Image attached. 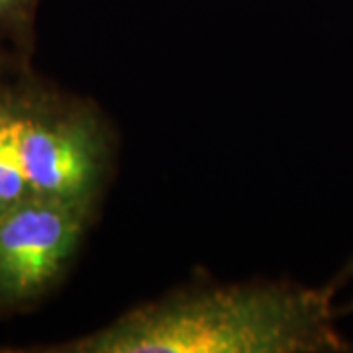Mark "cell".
<instances>
[{
  "label": "cell",
  "mask_w": 353,
  "mask_h": 353,
  "mask_svg": "<svg viewBox=\"0 0 353 353\" xmlns=\"http://www.w3.org/2000/svg\"><path fill=\"white\" fill-rule=\"evenodd\" d=\"M24 92L0 83V212L32 194L22 161Z\"/></svg>",
  "instance_id": "4"
},
{
  "label": "cell",
  "mask_w": 353,
  "mask_h": 353,
  "mask_svg": "<svg viewBox=\"0 0 353 353\" xmlns=\"http://www.w3.org/2000/svg\"><path fill=\"white\" fill-rule=\"evenodd\" d=\"M343 275H353V265H350V267H347V273H343Z\"/></svg>",
  "instance_id": "7"
},
{
  "label": "cell",
  "mask_w": 353,
  "mask_h": 353,
  "mask_svg": "<svg viewBox=\"0 0 353 353\" xmlns=\"http://www.w3.org/2000/svg\"><path fill=\"white\" fill-rule=\"evenodd\" d=\"M334 287L294 283L194 285L128 310L73 340L28 353H334L345 352Z\"/></svg>",
  "instance_id": "1"
},
{
  "label": "cell",
  "mask_w": 353,
  "mask_h": 353,
  "mask_svg": "<svg viewBox=\"0 0 353 353\" xmlns=\"http://www.w3.org/2000/svg\"><path fill=\"white\" fill-rule=\"evenodd\" d=\"M94 206L30 194L0 212V310L38 303L63 277Z\"/></svg>",
  "instance_id": "3"
},
{
  "label": "cell",
  "mask_w": 353,
  "mask_h": 353,
  "mask_svg": "<svg viewBox=\"0 0 353 353\" xmlns=\"http://www.w3.org/2000/svg\"><path fill=\"white\" fill-rule=\"evenodd\" d=\"M39 0H0V32L28 46L34 34Z\"/></svg>",
  "instance_id": "5"
},
{
  "label": "cell",
  "mask_w": 353,
  "mask_h": 353,
  "mask_svg": "<svg viewBox=\"0 0 353 353\" xmlns=\"http://www.w3.org/2000/svg\"><path fill=\"white\" fill-rule=\"evenodd\" d=\"M6 73V59H4V55L0 53V83H2V77Z\"/></svg>",
  "instance_id": "6"
},
{
  "label": "cell",
  "mask_w": 353,
  "mask_h": 353,
  "mask_svg": "<svg viewBox=\"0 0 353 353\" xmlns=\"http://www.w3.org/2000/svg\"><path fill=\"white\" fill-rule=\"evenodd\" d=\"M22 161L32 194L97 206L112 161V138L90 101L22 87Z\"/></svg>",
  "instance_id": "2"
}]
</instances>
